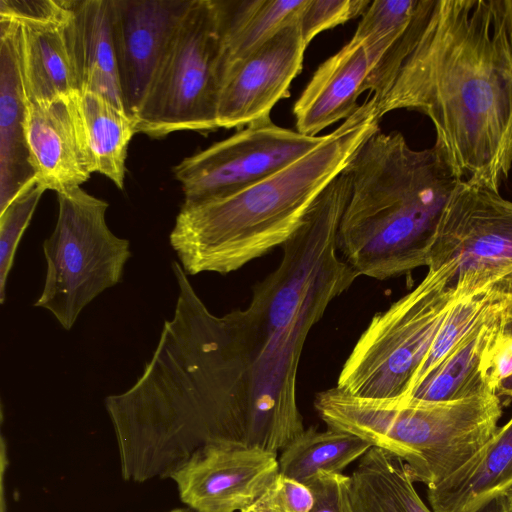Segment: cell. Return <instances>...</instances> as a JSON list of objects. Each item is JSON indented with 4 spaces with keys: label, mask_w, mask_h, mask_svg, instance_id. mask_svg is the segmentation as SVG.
<instances>
[{
    "label": "cell",
    "mask_w": 512,
    "mask_h": 512,
    "mask_svg": "<svg viewBox=\"0 0 512 512\" xmlns=\"http://www.w3.org/2000/svg\"><path fill=\"white\" fill-rule=\"evenodd\" d=\"M348 196L344 177L326 186L245 309L217 316L197 304L196 339L220 443L278 454L304 432L297 402L304 344L358 277L337 247Z\"/></svg>",
    "instance_id": "obj_1"
},
{
    "label": "cell",
    "mask_w": 512,
    "mask_h": 512,
    "mask_svg": "<svg viewBox=\"0 0 512 512\" xmlns=\"http://www.w3.org/2000/svg\"><path fill=\"white\" fill-rule=\"evenodd\" d=\"M375 101L380 120L397 109L426 115L454 174L499 191L512 168V32L502 0H434Z\"/></svg>",
    "instance_id": "obj_2"
},
{
    "label": "cell",
    "mask_w": 512,
    "mask_h": 512,
    "mask_svg": "<svg viewBox=\"0 0 512 512\" xmlns=\"http://www.w3.org/2000/svg\"><path fill=\"white\" fill-rule=\"evenodd\" d=\"M379 123L372 96L315 148L263 180L226 197L183 203L169 240L184 272L228 274L283 246Z\"/></svg>",
    "instance_id": "obj_3"
},
{
    "label": "cell",
    "mask_w": 512,
    "mask_h": 512,
    "mask_svg": "<svg viewBox=\"0 0 512 512\" xmlns=\"http://www.w3.org/2000/svg\"><path fill=\"white\" fill-rule=\"evenodd\" d=\"M338 252L359 276L385 280L427 267L444 207L463 182L436 145L415 150L380 129L351 157Z\"/></svg>",
    "instance_id": "obj_4"
},
{
    "label": "cell",
    "mask_w": 512,
    "mask_h": 512,
    "mask_svg": "<svg viewBox=\"0 0 512 512\" xmlns=\"http://www.w3.org/2000/svg\"><path fill=\"white\" fill-rule=\"evenodd\" d=\"M502 401L485 394L447 402L368 399L327 390L318 405L327 427L350 432L401 458L415 482L434 487L465 465L499 428Z\"/></svg>",
    "instance_id": "obj_5"
},
{
    "label": "cell",
    "mask_w": 512,
    "mask_h": 512,
    "mask_svg": "<svg viewBox=\"0 0 512 512\" xmlns=\"http://www.w3.org/2000/svg\"><path fill=\"white\" fill-rule=\"evenodd\" d=\"M453 264L427 268L410 292L371 319L343 364L336 387L368 399L405 398L454 303Z\"/></svg>",
    "instance_id": "obj_6"
},
{
    "label": "cell",
    "mask_w": 512,
    "mask_h": 512,
    "mask_svg": "<svg viewBox=\"0 0 512 512\" xmlns=\"http://www.w3.org/2000/svg\"><path fill=\"white\" fill-rule=\"evenodd\" d=\"M223 43L216 0H191L135 117L137 132L160 138L219 129Z\"/></svg>",
    "instance_id": "obj_7"
},
{
    "label": "cell",
    "mask_w": 512,
    "mask_h": 512,
    "mask_svg": "<svg viewBox=\"0 0 512 512\" xmlns=\"http://www.w3.org/2000/svg\"><path fill=\"white\" fill-rule=\"evenodd\" d=\"M57 200L56 225L43 242L44 287L34 306L70 330L92 300L122 280L131 252L129 240L107 225L106 201L81 187L57 193Z\"/></svg>",
    "instance_id": "obj_8"
},
{
    "label": "cell",
    "mask_w": 512,
    "mask_h": 512,
    "mask_svg": "<svg viewBox=\"0 0 512 512\" xmlns=\"http://www.w3.org/2000/svg\"><path fill=\"white\" fill-rule=\"evenodd\" d=\"M446 264L455 266V287L464 296L512 271V201L461 182L440 217L427 268Z\"/></svg>",
    "instance_id": "obj_9"
},
{
    "label": "cell",
    "mask_w": 512,
    "mask_h": 512,
    "mask_svg": "<svg viewBox=\"0 0 512 512\" xmlns=\"http://www.w3.org/2000/svg\"><path fill=\"white\" fill-rule=\"evenodd\" d=\"M324 136L280 127L270 118L184 158L174 168L185 204L226 197L246 189L302 157Z\"/></svg>",
    "instance_id": "obj_10"
},
{
    "label": "cell",
    "mask_w": 512,
    "mask_h": 512,
    "mask_svg": "<svg viewBox=\"0 0 512 512\" xmlns=\"http://www.w3.org/2000/svg\"><path fill=\"white\" fill-rule=\"evenodd\" d=\"M300 14L250 55L223 70L218 128H241L270 118L275 104L289 96L290 85L302 70L307 48Z\"/></svg>",
    "instance_id": "obj_11"
},
{
    "label": "cell",
    "mask_w": 512,
    "mask_h": 512,
    "mask_svg": "<svg viewBox=\"0 0 512 512\" xmlns=\"http://www.w3.org/2000/svg\"><path fill=\"white\" fill-rule=\"evenodd\" d=\"M0 15L16 22L25 103L79 92L70 37V0H0Z\"/></svg>",
    "instance_id": "obj_12"
},
{
    "label": "cell",
    "mask_w": 512,
    "mask_h": 512,
    "mask_svg": "<svg viewBox=\"0 0 512 512\" xmlns=\"http://www.w3.org/2000/svg\"><path fill=\"white\" fill-rule=\"evenodd\" d=\"M278 454L238 444H212L197 451L171 479L194 512H240L279 474Z\"/></svg>",
    "instance_id": "obj_13"
},
{
    "label": "cell",
    "mask_w": 512,
    "mask_h": 512,
    "mask_svg": "<svg viewBox=\"0 0 512 512\" xmlns=\"http://www.w3.org/2000/svg\"><path fill=\"white\" fill-rule=\"evenodd\" d=\"M190 1L111 0L122 99L134 119Z\"/></svg>",
    "instance_id": "obj_14"
},
{
    "label": "cell",
    "mask_w": 512,
    "mask_h": 512,
    "mask_svg": "<svg viewBox=\"0 0 512 512\" xmlns=\"http://www.w3.org/2000/svg\"><path fill=\"white\" fill-rule=\"evenodd\" d=\"M77 93L25 103L24 131L36 180L56 193L81 187L94 173Z\"/></svg>",
    "instance_id": "obj_15"
},
{
    "label": "cell",
    "mask_w": 512,
    "mask_h": 512,
    "mask_svg": "<svg viewBox=\"0 0 512 512\" xmlns=\"http://www.w3.org/2000/svg\"><path fill=\"white\" fill-rule=\"evenodd\" d=\"M508 301L509 297L501 294L487 315L406 399L447 402L496 394V359Z\"/></svg>",
    "instance_id": "obj_16"
},
{
    "label": "cell",
    "mask_w": 512,
    "mask_h": 512,
    "mask_svg": "<svg viewBox=\"0 0 512 512\" xmlns=\"http://www.w3.org/2000/svg\"><path fill=\"white\" fill-rule=\"evenodd\" d=\"M371 59L363 41L351 38L336 54L324 61L295 102L296 131L317 136L330 125L349 118L360 105Z\"/></svg>",
    "instance_id": "obj_17"
},
{
    "label": "cell",
    "mask_w": 512,
    "mask_h": 512,
    "mask_svg": "<svg viewBox=\"0 0 512 512\" xmlns=\"http://www.w3.org/2000/svg\"><path fill=\"white\" fill-rule=\"evenodd\" d=\"M16 22L0 15V211L34 177L25 139Z\"/></svg>",
    "instance_id": "obj_18"
},
{
    "label": "cell",
    "mask_w": 512,
    "mask_h": 512,
    "mask_svg": "<svg viewBox=\"0 0 512 512\" xmlns=\"http://www.w3.org/2000/svg\"><path fill=\"white\" fill-rule=\"evenodd\" d=\"M68 27L79 92L98 93L124 109L113 42L111 0H70Z\"/></svg>",
    "instance_id": "obj_19"
},
{
    "label": "cell",
    "mask_w": 512,
    "mask_h": 512,
    "mask_svg": "<svg viewBox=\"0 0 512 512\" xmlns=\"http://www.w3.org/2000/svg\"><path fill=\"white\" fill-rule=\"evenodd\" d=\"M512 486V417L465 465L428 488L433 512H472Z\"/></svg>",
    "instance_id": "obj_20"
},
{
    "label": "cell",
    "mask_w": 512,
    "mask_h": 512,
    "mask_svg": "<svg viewBox=\"0 0 512 512\" xmlns=\"http://www.w3.org/2000/svg\"><path fill=\"white\" fill-rule=\"evenodd\" d=\"M353 512H432L414 487L406 463L379 447H371L350 476Z\"/></svg>",
    "instance_id": "obj_21"
},
{
    "label": "cell",
    "mask_w": 512,
    "mask_h": 512,
    "mask_svg": "<svg viewBox=\"0 0 512 512\" xmlns=\"http://www.w3.org/2000/svg\"><path fill=\"white\" fill-rule=\"evenodd\" d=\"M216 1L222 31V72L263 45L307 3V0Z\"/></svg>",
    "instance_id": "obj_22"
},
{
    "label": "cell",
    "mask_w": 512,
    "mask_h": 512,
    "mask_svg": "<svg viewBox=\"0 0 512 512\" xmlns=\"http://www.w3.org/2000/svg\"><path fill=\"white\" fill-rule=\"evenodd\" d=\"M77 99L94 172L122 190L129 143L138 133L136 121L98 93L78 92Z\"/></svg>",
    "instance_id": "obj_23"
},
{
    "label": "cell",
    "mask_w": 512,
    "mask_h": 512,
    "mask_svg": "<svg viewBox=\"0 0 512 512\" xmlns=\"http://www.w3.org/2000/svg\"><path fill=\"white\" fill-rule=\"evenodd\" d=\"M371 447V443L347 431L310 427L281 451L279 473L307 485L318 473H342Z\"/></svg>",
    "instance_id": "obj_24"
},
{
    "label": "cell",
    "mask_w": 512,
    "mask_h": 512,
    "mask_svg": "<svg viewBox=\"0 0 512 512\" xmlns=\"http://www.w3.org/2000/svg\"><path fill=\"white\" fill-rule=\"evenodd\" d=\"M492 286L458 299L448 312L431 349L417 372L407 398L467 334L487 315L500 297Z\"/></svg>",
    "instance_id": "obj_25"
},
{
    "label": "cell",
    "mask_w": 512,
    "mask_h": 512,
    "mask_svg": "<svg viewBox=\"0 0 512 512\" xmlns=\"http://www.w3.org/2000/svg\"><path fill=\"white\" fill-rule=\"evenodd\" d=\"M46 189L30 179L0 211V302L5 301L6 282L12 268L19 241L28 227L41 196Z\"/></svg>",
    "instance_id": "obj_26"
},
{
    "label": "cell",
    "mask_w": 512,
    "mask_h": 512,
    "mask_svg": "<svg viewBox=\"0 0 512 512\" xmlns=\"http://www.w3.org/2000/svg\"><path fill=\"white\" fill-rule=\"evenodd\" d=\"M423 0H376L362 15L353 38L371 43L405 32L419 13Z\"/></svg>",
    "instance_id": "obj_27"
},
{
    "label": "cell",
    "mask_w": 512,
    "mask_h": 512,
    "mask_svg": "<svg viewBox=\"0 0 512 512\" xmlns=\"http://www.w3.org/2000/svg\"><path fill=\"white\" fill-rule=\"evenodd\" d=\"M369 0H307L300 14V28L306 46L324 30L363 15Z\"/></svg>",
    "instance_id": "obj_28"
},
{
    "label": "cell",
    "mask_w": 512,
    "mask_h": 512,
    "mask_svg": "<svg viewBox=\"0 0 512 512\" xmlns=\"http://www.w3.org/2000/svg\"><path fill=\"white\" fill-rule=\"evenodd\" d=\"M312 504L313 496L306 485L279 473L272 484L240 512H310Z\"/></svg>",
    "instance_id": "obj_29"
},
{
    "label": "cell",
    "mask_w": 512,
    "mask_h": 512,
    "mask_svg": "<svg viewBox=\"0 0 512 512\" xmlns=\"http://www.w3.org/2000/svg\"><path fill=\"white\" fill-rule=\"evenodd\" d=\"M350 476L343 473H318L306 486L313 496L310 512H353Z\"/></svg>",
    "instance_id": "obj_30"
},
{
    "label": "cell",
    "mask_w": 512,
    "mask_h": 512,
    "mask_svg": "<svg viewBox=\"0 0 512 512\" xmlns=\"http://www.w3.org/2000/svg\"><path fill=\"white\" fill-rule=\"evenodd\" d=\"M496 373L499 382L512 373V339L503 337L496 359Z\"/></svg>",
    "instance_id": "obj_31"
},
{
    "label": "cell",
    "mask_w": 512,
    "mask_h": 512,
    "mask_svg": "<svg viewBox=\"0 0 512 512\" xmlns=\"http://www.w3.org/2000/svg\"><path fill=\"white\" fill-rule=\"evenodd\" d=\"M496 394L501 399L503 405L508 404L512 400V373L501 379L497 386Z\"/></svg>",
    "instance_id": "obj_32"
},
{
    "label": "cell",
    "mask_w": 512,
    "mask_h": 512,
    "mask_svg": "<svg viewBox=\"0 0 512 512\" xmlns=\"http://www.w3.org/2000/svg\"><path fill=\"white\" fill-rule=\"evenodd\" d=\"M492 287L497 292L512 297V271L497 279Z\"/></svg>",
    "instance_id": "obj_33"
},
{
    "label": "cell",
    "mask_w": 512,
    "mask_h": 512,
    "mask_svg": "<svg viewBox=\"0 0 512 512\" xmlns=\"http://www.w3.org/2000/svg\"><path fill=\"white\" fill-rule=\"evenodd\" d=\"M472 512H505L502 495L486 501Z\"/></svg>",
    "instance_id": "obj_34"
},
{
    "label": "cell",
    "mask_w": 512,
    "mask_h": 512,
    "mask_svg": "<svg viewBox=\"0 0 512 512\" xmlns=\"http://www.w3.org/2000/svg\"><path fill=\"white\" fill-rule=\"evenodd\" d=\"M503 337L505 339H512V297H509V301L505 309Z\"/></svg>",
    "instance_id": "obj_35"
},
{
    "label": "cell",
    "mask_w": 512,
    "mask_h": 512,
    "mask_svg": "<svg viewBox=\"0 0 512 512\" xmlns=\"http://www.w3.org/2000/svg\"><path fill=\"white\" fill-rule=\"evenodd\" d=\"M502 4L508 27L512 32V0H502Z\"/></svg>",
    "instance_id": "obj_36"
},
{
    "label": "cell",
    "mask_w": 512,
    "mask_h": 512,
    "mask_svg": "<svg viewBox=\"0 0 512 512\" xmlns=\"http://www.w3.org/2000/svg\"><path fill=\"white\" fill-rule=\"evenodd\" d=\"M505 512H512V486L502 494Z\"/></svg>",
    "instance_id": "obj_37"
},
{
    "label": "cell",
    "mask_w": 512,
    "mask_h": 512,
    "mask_svg": "<svg viewBox=\"0 0 512 512\" xmlns=\"http://www.w3.org/2000/svg\"><path fill=\"white\" fill-rule=\"evenodd\" d=\"M168 512H193L191 509L189 508H177V509H173V510H170Z\"/></svg>",
    "instance_id": "obj_38"
}]
</instances>
